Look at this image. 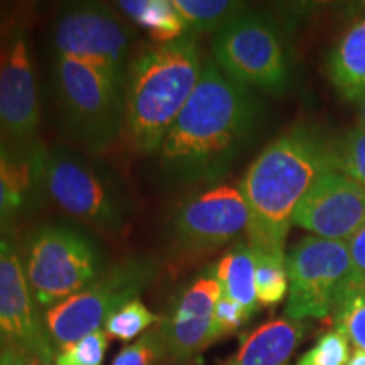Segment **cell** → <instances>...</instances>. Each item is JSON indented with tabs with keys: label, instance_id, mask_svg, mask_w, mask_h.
<instances>
[{
	"label": "cell",
	"instance_id": "6da1fadb",
	"mask_svg": "<svg viewBox=\"0 0 365 365\" xmlns=\"http://www.w3.org/2000/svg\"><path fill=\"white\" fill-rule=\"evenodd\" d=\"M261 100L205 61L198 85L159 149V170L175 188L208 186L230 173L257 130Z\"/></svg>",
	"mask_w": 365,
	"mask_h": 365
},
{
	"label": "cell",
	"instance_id": "7a4b0ae2",
	"mask_svg": "<svg viewBox=\"0 0 365 365\" xmlns=\"http://www.w3.org/2000/svg\"><path fill=\"white\" fill-rule=\"evenodd\" d=\"M339 170L336 154L314 129L298 125L272 140L242 178L247 202L250 250L284 252L294 210L328 171Z\"/></svg>",
	"mask_w": 365,
	"mask_h": 365
},
{
	"label": "cell",
	"instance_id": "3957f363",
	"mask_svg": "<svg viewBox=\"0 0 365 365\" xmlns=\"http://www.w3.org/2000/svg\"><path fill=\"white\" fill-rule=\"evenodd\" d=\"M196 36L145 46L130 59L124 86V129L129 149L156 154L198 85L203 71Z\"/></svg>",
	"mask_w": 365,
	"mask_h": 365
},
{
	"label": "cell",
	"instance_id": "277c9868",
	"mask_svg": "<svg viewBox=\"0 0 365 365\" xmlns=\"http://www.w3.org/2000/svg\"><path fill=\"white\" fill-rule=\"evenodd\" d=\"M24 272L39 308H53L105 272V257L95 239L68 222H43L21 245Z\"/></svg>",
	"mask_w": 365,
	"mask_h": 365
},
{
	"label": "cell",
	"instance_id": "5b68a950",
	"mask_svg": "<svg viewBox=\"0 0 365 365\" xmlns=\"http://www.w3.org/2000/svg\"><path fill=\"white\" fill-rule=\"evenodd\" d=\"M44 190L63 212L98 234L118 237L129 227L130 200L118 181L70 148L48 149Z\"/></svg>",
	"mask_w": 365,
	"mask_h": 365
},
{
	"label": "cell",
	"instance_id": "8992f818",
	"mask_svg": "<svg viewBox=\"0 0 365 365\" xmlns=\"http://www.w3.org/2000/svg\"><path fill=\"white\" fill-rule=\"evenodd\" d=\"M53 85L63 122L91 156L107 153L124 129V90L85 63L56 56Z\"/></svg>",
	"mask_w": 365,
	"mask_h": 365
},
{
	"label": "cell",
	"instance_id": "52a82bcc",
	"mask_svg": "<svg viewBox=\"0 0 365 365\" xmlns=\"http://www.w3.org/2000/svg\"><path fill=\"white\" fill-rule=\"evenodd\" d=\"M158 274V262L145 255L122 259L76 294L46 309V330L54 349L68 346L102 330L107 319L132 299H137Z\"/></svg>",
	"mask_w": 365,
	"mask_h": 365
},
{
	"label": "cell",
	"instance_id": "ba28073f",
	"mask_svg": "<svg viewBox=\"0 0 365 365\" xmlns=\"http://www.w3.org/2000/svg\"><path fill=\"white\" fill-rule=\"evenodd\" d=\"M250 212L239 188L227 185L195 191L178 203L168 220V255L190 266L247 234Z\"/></svg>",
	"mask_w": 365,
	"mask_h": 365
},
{
	"label": "cell",
	"instance_id": "9c48e42d",
	"mask_svg": "<svg viewBox=\"0 0 365 365\" xmlns=\"http://www.w3.org/2000/svg\"><path fill=\"white\" fill-rule=\"evenodd\" d=\"M213 61L235 83L282 95L291 81L286 48L276 24L245 9L215 34Z\"/></svg>",
	"mask_w": 365,
	"mask_h": 365
},
{
	"label": "cell",
	"instance_id": "30bf717a",
	"mask_svg": "<svg viewBox=\"0 0 365 365\" xmlns=\"http://www.w3.org/2000/svg\"><path fill=\"white\" fill-rule=\"evenodd\" d=\"M134 29L105 4H73L59 11L53 26L56 56L85 63L124 90Z\"/></svg>",
	"mask_w": 365,
	"mask_h": 365
},
{
	"label": "cell",
	"instance_id": "8fae6325",
	"mask_svg": "<svg viewBox=\"0 0 365 365\" xmlns=\"http://www.w3.org/2000/svg\"><path fill=\"white\" fill-rule=\"evenodd\" d=\"M289 298L286 318L330 317L336 301L352 281V257L345 240L304 237L286 257Z\"/></svg>",
	"mask_w": 365,
	"mask_h": 365
},
{
	"label": "cell",
	"instance_id": "7c38bea8",
	"mask_svg": "<svg viewBox=\"0 0 365 365\" xmlns=\"http://www.w3.org/2000/svg\"><path fill=\"white\" fill-rule=\"evenodd\" d=\"M39 134V88L26 22L0 53V139L17 153L34 156L46 150Z\"/></svg>",
	"mask_w": 365,
	"mask_h": 365
},
{
	"label": "cell",
	"instance_id": "4fadbf2b",
	"mask_svg": "<svg viewBox=\"0 0 365 365\" xmlns=\"http://www.w3.org/2000/svg\"><path fill=\"white\" fill-rule=\"evenodd\" d=\"M0 350H19L46 365L56 360L43 314L27 282L21 250L0 235Z\"/></svg>",
	"mask_w": 365,
	"mask_h": 365
},
{
	"label": "cell",
	"instance_id": "5bb4252c",
	"mask_svg": "<svg viewBox=\"0 0 365 365\" xmlns=\"http://www.w3.org/2000/svg\"><path fill=\"white\" fill-rule=\"evenodd\" d=\"M222 296L215 267H207L182 286L159 322L166 359L188 365L218 339L215 307Z\"/></svg>",
	"mask_w": 365,
	"mask_h": 365
},
{
	"label": "cell",
	"instance_id": "9a60e30c",
	"mask_svg": "<svg viewBox=\"0 0 365 365\" xmlns=\"http://www.w3.org/2000/svg\"><path fill=\"white\" fill-rule=\"evenodd\" d=\"M293 223L322 239H352L365 225V190L345 173L328 171L296 207Z\"/></svg>",
	"mask_w": 365,
	"mask_h": 365
},
{
	"label": "cell",
	"instance_id": "2e32d148",
	"mask_svg": "<svg viewBox=\"0 0 365 365\" xmlns=\"http://www.w3.org/2000/svg\"><path fill=\"white\" fill-rule=\"evenodd\" d=\"M44 153L26 156L0 139V235L12 237L17 222L34 212L46 196Z\"/></svg>",
	"mask_w": 365,
	"mask_h": 365
},
{
	"label": "cell",
	"instance_id": "e0dca14e",
	"mask_svg": "<svg viewBox=\"0 0 365 365\" xmlns=\"http://www.w3.org/2000/svg\"><path fill=\"white\" fill-rule=\"evenodd\" d=\"M304 333L303 322L272 319L245 336L239 350L220 365H287Z\"/></svg>",
	"mask_w": 365,
	"mask_h": 365
},
{
	"label": "cell",
	"instance_id": "ac0fdd59",
	"mask_svg": "<svg viewBox=\"0 0 365 365\" xmlns=\"http://www.w3.org/2000/svg\"><path fill=\"white\" fill-rule=\"evenodd\" d=\"M331 83L349 102H359L365 95V21L346 33L328 63Z\"/></svg>",
	"mask_w": 365,
	"mask_h": 365
},
{
	"label": "cell",
	"instance_id": "d6986e66",
	"mask_svg": "<svg viewBox=\"0 0 365 365\" xmlns=\"http://www.w3.org/2000/svg\"><path fill=\"white\" fill-rule=\"evenodd\" d=\"M117 7L143 27L156 44L173 43L190 33L173 0H120Z\"/></svg>",
	"mask_w": 365,
	"mask_h": 365
},
{
	"label": "cell",
	"instance_id": "ffe728a7",
	"mask_svg": "<svg viewBox=\"0 0 365 365\" xmlns=\"http://www.w3.org/2000/svg\"><path fill=\"white\" fill-rule=\"evenodd\" d=\"M222 294L237 301L250 314L259 308L255 294V261L249 244H237L215 266Z\"/></svg>",
	"mask_w": 365,
	"mask_h": 365
},
{
	"label": "cell",
	"instance_id": "44dd1931",
	"mask_svg": "<svg viewBox=\"0 0 365 365\" xmlns=\"http://www.w3.org/2000/svg\"><path fill=\"white\" fill-rule=\"evenodd\" d=\"M190 33H218L235 16L245 11V4L232 0H173Z\"/></svg>",
	"mask_w": 365,
	"mask_h": 365
},
{
	"label": "cell",
	"instance_id": "7402d4cb",
	"mask_svg": "<svg viewBox=\"0 0 365 365\" xmlns=\"http://www.w3.org/2000/svg\"><path fill=\"white\" fill-rule=\"evenodd\" d=\"M255 261V294L262 307H277L289 291L284 252L252 250Z\"/></svg>",
	"mask_w": 365,
	"mask_h": 365
},
{
	"label": "cell",
	"instance_id": "603a6c76",
	"mask_svg": "<svg viewBox=\"0 0 365 365\" xmlns=\"http://www.w3.org/2000/svg\"><path fill=\"white\" fill-rule=\"evenodd\" d=\"M333 314L336 327L346 333L357 350L365 352V287L350 282L336 301Z\"/></svg>",
	"mask_w": 365,
	"mask_h": 365
},
{
	"label": "cell",
	"instance_id": "cb8c5ba5",
	"mask_svg": "<svg viewBox=\"0 0 365 365\" xmlns=\"http://www.w3.org/2000/svg\"><path fill=\"white\" fill-rule=\"evenodd\" d=\"M161 322L158 314H154L139 298L125 303L105 323L103 331L108 339H118L122 341H130L139 335H144L145 330Z\"/></svg>",
	"mask_w": 365,
	"mask_h": 365
},
{
	"label": "cell",
	"instance_id": "d4e9b609",
	"mask_svg": "<svg viewBox=\"0 0 365 365\" xmlns=\"http://www.w3.org/2000/svg\"><path fill=\"white\" fill-rule=\"evenodd\" d=\"M350 360L349 336L341 328L323 333L317 344L299 357L296 365H346Z\"/></svg>",
	"mask_w": 365,
	"mask_h": 365
},
{
	"label": "cell",
	"instance_id": "484cf974",
	"mask_svg": "<svg viewBox=\"0 0 365 365\" xmlns=\"http://www.w3.org/2000/svg\"><path fill=\"white\" fill-rule=\"evenodd\" d=\"M108 350V335L97 330L58 352L54 365H103Z\"/></svg>",
	"mask_w": 365,
	"mask_h": 365
},
{
	"label": "cell",
	"instance_id": "4316f807",
	"mask_svg": "<svg viewBox=\"0 0 365 365\" xmlns=\"http://www.w3.org/2000/svg\"><path fill=\"white\" fill-rule=\"evenodd\" d=\"M166 359L164 341L159 328L145 331L134 344L125 345L113 359L112 365H158Z\"/></svg>",
	"mask_w": 365,
	"mask_h": 365
},
{
	"label": "cell",
	"instance_id": "83f0119b",
	"mask_svg": "<svg viewBox=\"0 0 365 365\" xmlns=\"http://www.w3.org/2000/svg\"><path fill=\"white\" fill-rule=\"evenodd\" d=\"M336 166L365 190V132L360 129L350 130L345 139L335 148Z\"/></svg>",
	"mask_w": 365,
	"mask_h": 365
},
{
	"label": "cell",
	"instance_id": "f1b7e54d",
	"mask_svg": "<svg viewBox=\"0 0 365 365\" xmlns=\"http://www.w3.org/2000/svg\"><path fill=\"white\" fill-rule=\"evenodd\" d=\"M250 318H252V314L247 309L240 307L237 301L222 294L215 307V328L218 339H223V336L240 330Z\"/></svg>",
	"mask_w": 365,
	"mask_h": 365
},
{
	"label": "cell",
	"instance_id": "f546056e",
	"mask_svg": "<svg viewBox=\"0 0 365 365\" xmlns=\"http://www.w3.org/2000/svg\"><path fill=\"white\" fill-rule=\"evenodd\" d=\"M27 9L21 4L0 2V53L6 48L16 29L27 22Z\"/></svg>",
	"mask_w": 365,
	"mask_h": 365
},
{
	"label": "cell",
	"instance_id": "4dcf8cb0",
	"mask_svg": "<svg viewBox=\"0 0 365 365\" xmlns=\"http://www.w3.org/2000/svg\"><path fill=\"white\" fill-rule=\"evenodd\" d=\"M352 257V284L365 287V225L349 242Z\"/></svg>",
	"mask_w": 365,
	"mask_h": 365
},
{
	"label": "cell",
	"instance_id": "1f68e13d",
	"mask_svg": "<svg viewBox=\"0 0 365 365\" xmlns=\"http://www.w3.org/2000/svg\"><path fill=\"white\" fill-rule=\"evenodd\" d=\"M0 365H43V362L19 350H0Z\"/></svg>",
	"mask_w": 365,
	"mask_h": 365
},
{
	"label": "cell",
	"instance_id": "d6a6232c",
	"mask_svg": "<svg viewBox=\"0 0 365 365\" xmlns=\"http://www.w3.org/2000/svg\"><path fill=\"white\" fill-rule=\"evenodd\" d=\"M346 365H365V352L364 350H355Z\"/></svg>",
	"mask_w": 365,
	"mask_h": 365
},
{
	"label": "cell",
	"instance_id": "836d02e7",
	"mask_svg": "<svg viewBox=\"0 0 365 365\" xmlns=\"http://www.w3.org/2000/svg\"><path fill=\"white\" fill-rule=\"evenodd\" d=\"M359 125L360 129L365 132V95L360 100V115H359Z\"/></svg>",
	"mask_w": 365,
	"mask_h": 365
},
{
	"label": "cell",
	"instance_id": "e575fe53",
	"mask_svg": "<svg viewBox=\"0 0 365 365\" xmlns=\"http://www.w3.org/2000/svg\"><path fill=\"white\" fill-rule=\"evenodd\" d=\"M43 365H46V364H43ZM51 365H54V364H51Z\"/></svg>",
	"mask_w": 365,
	"mask_h": 365
}]
</instances>
